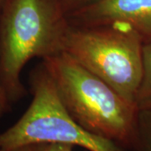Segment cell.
Segmentation results:
<instances>
[{
  "label": "cell",
  "mask_w": 151,
  "mask_h": 151,
  "mask_svg": "<svg viewBox=\"0 0 151 151\" xmlns=\"http://www.w3.org/2000/svg\"><path fill=\"white\" fill-rule=\"evenodd\" d=\"M144 41L142 34L128 24L69 23L62 51L135 105L142 76Z\"/></svg>",
  "instance_id": "cell-3"
},
{
  "label": "cell",
  "mask_w": 151,
  "mask_h": 151,
  "mask_svg": "<svg viewBox=\"0 0 151 151\" xmlns=\"http://www.w3.org/2000/svg\"><path fill=\"white\" fill-rule=\"evenodd\" d=\"M41 62L77 124L124 150H133L139 114L134 103L63 51Z\"/></svg>",
  "instance_id": "cell-1"
},
{
  "label": "cell",
  "mask_w": 151,
  "mask_h": 151,
  "mask_svg": "<svg viewBox=\"0 0 151 151\" xmlns=\"http://www.w3.org/2000/svg\"><path fill=\"white\" fill-rule=\"evenodd\" d=\"M74 147L59 143H34L17 147L9 151H73Z\"/></svg>",
  "instance_id": "cell-8"
},
{
  "label": "cell",
  "mask_w": 151,
  "mask_h": 151,
  "mask_svg": "<svg viewBox=\"0 0 151 151\" xmlns=\"http://www.w3.org/2000/svg\"><path fill=\"white\" fill-rule=\"evenodd\" d=\"M74 25L128 24L145 37L151 31V0H97L70 14Z\"/></svg>",
  "instance_id": "cell-5"
},
{
  "label": "cell",
  "mask_w": 151,
  "mask_h": 151,
  "mask_svg": "<svg viewBox=\"0 0 151 151\" xmlns=\"http://www.w3.org/2000/svg\"><path fill=\"white\" fill-rule=\"evenodd\" d=\"M32 101L10 128L0 133V151L34 143H59L88 151H125L111 141L87 132L71 118L41 62L29 74Z\"/></svg>",
  "instance_id": "cell-4"
},
{
  "label": "cell",
  "mask_w": 151,
  "mask_h": 151,
  "mask_svg": "<svg viewBox=\"0 0 151 151\" xmlns=\"http://www.w3.org/2000/svg\"><path fill=\"white\" fill-rule=\"evenodd\" d=\"M133 151H151V108L139 111Z\"/></svg>",
  "instance_id": "cell-7"
},
{
  "label": "cell",
  "mask_w": 151,
  "mask_h": 151,
  "mask_svg": "<svg viewBox=\"0 0 151 151\" xmlns=\"http://www.w3.org/2000/svg\"><path fill=\"white\" fill-rule=\"evenodd\" d=\"M134 103L139 111L151 108V38L145 39L143 45L142 76Z\"/></svg>",
  "instance_id": "cell-6"
},
{
  "label": "cell",
  "mask_w": 151,
  "mask_h": 151,
  "mask_svg": "<svg viewBox=\"0 0 151 151\" xmlns=\"http://www.w3.org/2000/svg\"><path fill=\"white\" fill-rule=\"evenodd\" d=\"M95 1L97 0H60L67 17L76 11L81 10L83 8L92 4Z\"/></svg>",
  "instance_id": "cell-9"
},
{
  "label": "cell",
  "mask_w": 151,
  "mask_h": 151,
  "mask_svg": "<svg viewBox=\"0 0 151 151\" xmlns=\"http://www.w3.org/2000/svg\"><path fill=\"white\" fill-rule=\"evenodd\" d=\"M12 103L9 102L0 81V119L11 110Z\"/></svg>",
  "instance_id": "cell-10"
},
{
  "label": "cell",
  "mask_w": 151,
  "mask_h": 151,
  "mask_svg": "<svg viewBox=\"0 0 151 151\" xmlns=\"http://www.w3.org/2000/svg\"><path fill=\"white\" fill-rule=\"evenodd\" d=\"M150 38H151V31L148 34V35L146 36L145 39H150Z\"/></svg>",
  "instance_id": "cell-11"
},
{
  "label": "cell",
  "mask_w": 151,
  "mask_h": 151,
  "mask_svg": "<svg viewBox=\"0 0 151 151\" xmlns=\"http://www.w3.org/2000/svg\"><path fill=\"white\" fill-rule=\"evenodd\" d=\"M69 26L60 0H3L0 6V81L12 104L25 96L24 67L62 51Z\"/></svg>",
  "instance_id": "cell-2"
},
{
  "label": "cell",
  "mask_w": 151,
  "mask_h": 151,
  "mask_svg": "<svg viewBox=\"0 0 151 151\" xmlns=\"http://www.w3.org/2000/svg\"><path fill=\"white\" fill-rule=\"evenodd\" d=\"M2 3H3V0H0V6L2 4Z\"/></svg>",
  "instance_id": "cell-12"
}]
</instances>
